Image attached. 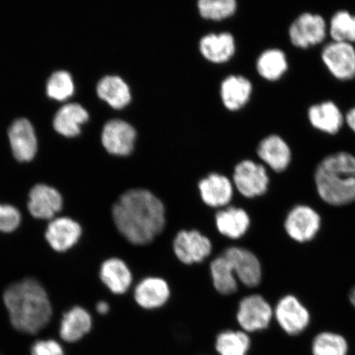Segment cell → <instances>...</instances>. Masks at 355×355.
<instances>
[{"label":"cell","instance_id":"cell-1","mask_svg":"<svg viewBox=\"0 0 355 355\" xmlns=\"http://www.w3.org/2000/svg\"><path fill=\"white\" fill-rule=\"evenodd\" d=\"M113 219L128 241L145 245L162 232L166 223L165 207L161 200L149 191L132 189L115 202Z\"/></svg>","mask_w":355,"mask_h":355},{"label":"cell","instance_id":"cell-2","mask_svg":"<svg viewBox=\"0 0 355 355\" xmlns=\"http://www.w3.org/2000/svg\"><path fill=\"white\" fill-rule=\"evenodd\" d=\"M10 322L16 330L35 334L50 322L52 306L41 283L24 279L13 283L3 294Z\"/></svg>","mask_w":355,"mask_h":355},{"label":"cell","instance_id":"cell-3","mask_svg":"<svg viewBox=\"0 0 355 355\" xmlns=\"http://www.w3.org/2000/svg\"><path fill=\"white\" fill-rule=\"evenodd\" d=\"M319 196L333 206L355 201V157L340 152L324 158L315 172Z\"/></svg>","mask_w":355,"mask_h":355},{"label":"cell","instance_id":"cell-4","mask_svg":"<svg viewBox=\"0 0 355 355\" xmlns=\"http://www.w3.org/2000/svg\"><path fill=\"white\" fill-rule=\"evenodd\" d=\"M288 38L293 46L307 50L325 41L328 35V24L318 13H301L288 28Z\"/></svg>","mask_w":355,"mask_h":355},{"label":"cell","instance_id":"cell-5","mask_svg":"<svg viewBox=\"0 0 355 355\" xmlns=\"http://www.w3.org/2000/svg\"><path fill=\"white\" fill-rule=\"evenodd\" d=\"M322 61L328 72L340 81L355 78V48L354 44L331 41L323 47Z\"/></svg>","mask_w":355,"mask_h":355},{"label":"cell","instance_id":"cell-6","mask_svg":"<svg viewBox=\"0 0 355 355\" xmlns=\"http://www.w3.org/2000/svg\"><path fill=\"white\" fill-rule=\"evenodd\" d=\"M234 182L243 196L251 198L268 191L269 177L263 166L247 159L235 167Z\"/></svg>","mask_w":355,"mask_h":355},{"label":"cell","instance_id":"cell-7","mask_svg":"<svg viewBox=\"0 0 355 355\" xmlns=\"http://www.w3.org/2000/svg\"><path fill=\"white\" fill-rule=\"evenodd\" d=\"M272 317V309L263 297H245L239 306L237 320L244 331L254 332L266 329Z\"/></svg>","mask_w":355,"mask_h":355},{"label":"cell","instance_id":"cell-8","mask_svg":"<svg viewBox=\"0 0 355 355\" xmlns=\"http://www.w3.org/2000/svg\"><path fill=\"white\" fill-rule=\"evenodd\" d=\"M321 218L316 211L308 206H297L288 212L285 228L294 241L304 243L316 236L320 229Z\"/></svg>","mask_w":355,"mask_h":355},{"label":"cell","instance_id":"cell-9","mask_svg":"<svg viewBox=\"0 0 355 355\" xmlns=\"http://www.w3.org/2000/svg\"><path fill=\"white\" fill-rule=\"evenodd\" d=\"M211 250L210 239L198 230H182L174 241L175 254L184 264L201 263L210 255Z\"/></svg>","mask_w":355,"mask_h":355},{"label":"cell","instance_id":"cell-10","mask_svg":"<svg viewBox=\"0 0 355 355\" xmlns=\"http://www.w3.org/2000/svg\"><path fill=\"white\" fill-rule=\"evenodd\" d=\"M136 137V131L130 123L114 119L105 123L101 141L109 153L123 157L132 153Z\"/></svg>","mask_w":355,"mask_h":355},{"label":"cell","instance_id":"cell-11","mask_svg":"<svg viewBox=\"0 0 355 355\" xmlns=\"http://www.w3.org/2000/svg\"><path fill=\"white\" fill-rule=\"evenodd\" d=\"M223 255L230 261L235 276L243 285L255 287L261 279V266L259 259L245 248L233 247L226 250Z\"/></svg>","mask_w":355,"mask_h":355},{"label":"cell","instance_id":"cell-12","mask_svg":"<svg viewBox=\"0 0 355 355\" xmlns=\"http://www.w3.org/2000/svg\"><path fill=\"white\" fill-rule=\"evenodd\" d=\"M12 154L17 161L28 162L37 152V139L32 123L28 119H17L8 130Z\"/></svg>","mask_w":355,"mask_h":355},{"label":"cell","instance_id":"cell-13","mask_svg":"<svg viewBox=\"0 0 355 355\" xmlns=\"http://www.w3.org/2000/svg\"><path fill=\"white\" fill-rule=\"evenodd\" d=\"M276 318L282 329L290 335H298L308 327L310 316L307 309L293 295L279 300Z\"/></svg>","mask_w":355,"mask_h":355},{"label":"cell","instance_id":"cell-14","mask_svg":"<svg viewBox=\"0 0 355 355\" xmlns=\"http://www.w3.org/2000/svg\"><path fill=\"white\" fill-rule=\"evenodd\" d=\"M63 198L58 191L46 184H39L31 189L28 207L35 218L49 220L60 212Z\"/></svg>","mask_w":355,"mask_h":355},{"label":"cell","instance_id":"cell-15","mask_svg":"<svg viewBox=\"0 0 355 355\" xmlns=\"http://www.w3.org/2000/svg\"><path fill=\"white\" fill-rule=\"evenodd\" d=\"M308 119L314 128L327 135H335L345 123V115L339 106L331 101L311 105Z\"/></svg>","mask_w":355,"mask_h":355},{"label":"cell","instance_id":"cell-16","mask_svg":"<svg viewBox=\"0 0 355 355\" xmlns=\"http://www.w3.org/2000/svg\"><path fill=\"white\" fill-rule=\"evenodd\" d=\"M82 234L81 226L69 217H60L49 224L46 239L53 250L65 252L77 243Z\"/></svg>","mask_w":355,"mask_h":355},{"label":"cell","instance_id":"cell-17","mask_svg":"<svg viewBox=\"0 0 355 355\" xmlns=\"http://www.w3.org/2000/svg\"><path fill=\"white\" fill-rule=\"evenodd\" d=\"M170 287L165 279L148 277L135 288V298L137 304L145 309L162 307L170 298Z\"/></svg>","mask_w":355,"mask_h":355},{"label":"cell","instance_id":"cell-18","mask_svg":"<svg viewBox=\"0 0 355 355\" xmlns=\"http://www.w3.org/2000/svg\"><path fill=\"white\" fill-rule=\"evenodd\" d=\"M198 186L202 201L208 206L225 207L232 201L233 187L227 177L214 173L204 178Z\"/></svg>","mask_w":355,"mask_h":355},{"label":"cell","instance_id":"cell-19","mask_svg":"<svg viewBox=\"0 0 355 355\" xmlns=\"http://www.w3.org/2000/svg\"><path fill=\"white\" fill-rule=\"evenodd\" d=\"M257 152L261 161L276 172L285 171L291 161L290 146L278 135L265 137L259 144Z\"/></svg>","mask_w":355,"mask_h":355},{"label":"cell","instance_id":"cell-20","mask_svg":"<svg viewBox=\"0 0 355 355\" xmlns=\"http://www.w3.org/2000/svg\"><path fill=\"white\" fill-rule=\"evenodd\" d=\"M92 327L90 313L85 309L77 306L64 314L60 323V335L66 343H76L91 331Z\"/></svg>","mask_w":355,"mask_h":355},{"label":"cell","instance_id":"cell-21","mask_svg":"<svg viewBox=\"0 0 355 355\" xmlns=\"http://www.w3.org/2000/svg\"><path fill=\"white\" fill-rule=\"evenodd\" d=\"M102 282L115 295H123L130 288L132 276L130 268L123 261L110 259L101 266Z\"/></svg>","mask_w":355,"mask_h":355},{"label":"cell","instance_id":"cell-22","mask_svg":"<svg viewBox=\"0 0 355 355\" xmlns=\"http://www.w3.org/2000/svg\"><path fill=\"white\" fill-rule=\"evenodd\" d=\"M89 119L87 111L77 103L67 104L60 108L54 119V128L57 132L67 137H77L81 127Z\"/></svg>","mask_w":355,"mask_h":355},{"label":"cell","instance_id":"cell-23","mask_svg":"<svg viewBox=\"0 0 355 355\" xmlns=\"http://www.w3.org/2000/svg\"><path fill=\"white\" fill-rule=\"evenodd\" d=\"M200 51L207 60L216 64L224 63L234 54V40L230 33L207 35L200 42Z\"/></svg>","mask_w":355,"mask_h":355},{"label":"cell","instance_id":"cell-24","mask_svg":"<svg viewBox=\"0 0 355 355\" xmlns=\"http://www.w3.org/2000/svg\"><path fill=\"white\" fill-rule=\"evenodd\" d=\"M252 86L250 80L242 76H230L221 85V98L226 108L238 110L250 101Z\"/></svg>","mask_w":355,"mask_h":355},{"label":"cell","instance_id":"cell-25","mask_svg":"<svg viewBox=\"0 0 355 355\" xmlns=\"http://www.w3.org/2000/svg\"><path fill=\"white\" fill-rule=\"evenodd\" d=\"M216 227L219 232L230 239L241 238L250 225L248 213L238 207H229L217 213Z\"/></svg>","mask_w":355,"mask_h":355},{"label":"cell","instance_id":"cell-26","mask_svg":"<svg viewBox=\"0 0 355 355\" xmlns=\"http://www.w3.org/2000/svg\"><path fill=\"white\" fill-rule=\"evenodd\" d=\"M97 95L114 109L125 107L131 101L130 89L123 80L117 76L102 78L97 85Z\"/></svg>","mask_w":355,"mask_h":355},{"label":"cell","instance_id":"cell-27","mask_svg":"<svg viewBox=\"0 0 355 355\" xmlns=\"http://www.w3.org/2000/svg\"><path fill=\"white\" fill-rule=\"evenodd\" d=\"M288 69V58L286 53L279 49H268L261 53L257 60V73L270 82L278 81L286 73Z\"/></svg>","mask_w":355,"mask_h":355},{"label":"cell","instance_id":"cell-28","mask_svg":"<svg viewBox=\"0 0 355 355\" xmlns=\"http://www.w3.org/2000/svg\"><path fill=\"white\" fill-rule=\"evenodd\" d=\"M211 272L216 290L221 295H228L236 292L238 285L230 261L221 255L212 261Z\"/></svg>","mask_w":355,"mask_h":355},{"label":"cell","instance_id":"cell-29","mask_svg":"<svg viewBox=\"0 0 355 355\" xmlns=\"http://www.w3.org/2000/svg\"><path fill=\"white\" fill-rule=\"evenodd\" d=\"M331 41L355 43V15L347 10L337 11L328 24Z\"/></svg>","mask_w":355,"mask_h":355},{"label":"cell","instance_id":"cell-30","mask_svg":"<svg viewBox=\"0 0 355 355\" xmlns=\"http://www.w3.org/2000/svg\"><path fill=\"white\" fill-rule=\"evenodd\" d=\"M250 348V337L243 331L221 332L216 341V349L220 355H247Z\"/></svg>","mask_w":355,"mask_h":355},{"label":"cell","instance_id":"cell-31","mask_svg":"<svg viewBox=\"0 0 355 355\" xmlns=\"http://www.w3.org/2000/svg\"><path fill=\"white\" fill-rule=\"evenodd\" d=\"M347 352L348 345L344 337L335 333H321L313 340V355H346Z\"/></svg>","mask_w":355,"mask_h":355},{"label":"cell","instance_id":"cell-32","mask_svg":"<svg viewBox=\"0 0 355 355\" xmlns=\"http://www.w3.org/2000/svg\"><path fill=\"white\" fill-rule=\"evenodd\" d=\"M46 92L50 98L58 101L70 98L74 93V83L71 74L66 71L53 73L48 80Z\"/></svg>","mask_w":355,"mask_h":355},{"label":"cell","instance_id":"cell-33","mask_svg":"<svg viewBox=\"0 0 355 355\" xmlns=\"http://www.w3.org/2000/svg\"><path fill=\"white\" fill-rule=\"evenodd\" d=\"M236 8V0H198L200 15L206 19H227L234 15Z\"/></svg>","mask_w":355,"mask_h":355},{"label":"cell","instance_id":"cell-34","mask_svg":"<svg viewBox=\"0 0 355 355\" xmlns=\"http://www.w3.org/2000/svg\"><path fill=\"white\" fill-rule=\"evenodd\" d=\"M21 214L15 207L8 204H0V232L10 233L19 227Z\"/></svg>","mask_w":355,"mask_h":355},{"label":"cell","instance_id":"cell-35","mask_svg":"<svg viewBox=\"0 0 355 355\" xmlns=\"http://www.w3.org/2000/svg\"><path fill=\"white\" fill-rule=\"evenodd\" d=\"M31 355H64L60 343L54 340L35 341L31 349Z\"/></svg>","mask_w":355,"mask_h":355},{"label":"cell","instance_id":"cell-36","mask_svg":"<svg viewBox=\"0 0 355 355\" xmlns=\"http://www.w3.org/2000/svg\"><path fill=\"white\" fill-rule=\"evenodd\" d=\"M345 123H347L350 130L355 132V105L345 115Z\"/></svg>","mask_w":355,"mask_h":355},{"label":"cell","instance_id":"cell-37","mask_svg":"<svg viewBox=\"0 0 355 355\" xmlns=\"http://www.w3.org/2000/svg\"><path fill=\"white\" fill-rule=\"evenodd\" d=\"M96 309L97 313L101 315H105L109 313L110 305L108 304L107 302L100 301L98 303H97Z\"/></svg>","mask_w":355,"mask_h":355},{"label":"cell","instance_id":"cell-38","mask_svg":"<svg viewBox=\"0 0 355 355\" xmlns=\"http://www.w3.org/2000/svg\"><path fill=\"white\" fill-rule=\"evenodd\" d=\"M349 300L355 307V286L352 288V292H350Z\"/></svg>","mask_w":355,"mask_h":355}]
</instances>
